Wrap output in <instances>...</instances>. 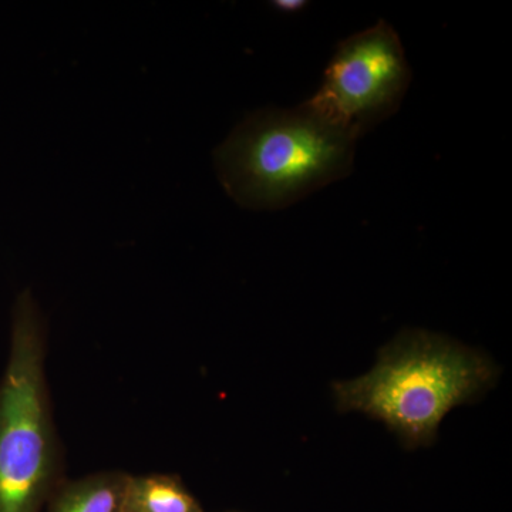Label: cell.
<instances>
[{"label": "cell", "instance_id": "1", "mask_svg": "<svg viewBox=\"0 0 512 512\" xmlns=\"http://www.w3.org/2000/svg\"><path fill=\"white\" fill-rule=\"evenodd\" d=\"M357 140L308 104L248 114L215 148L225 192L242 208L276 211L343 180Z\"/></svg>", "mask_w": 512, "mask_h": 512}, {"label": "cell", "instance_id": "2", "mask_svg": "<svg viewBox=\"0 0 512 512\" xmlns=\"http://www.w3.org/2000/svg\"><path fill=\"white\" fill-rule=\"evenodd\" d=\"M497 376L491 360L433 333L410 330L380 350L367 375L333 384L340 412L383 421L407 448L430 446L446 414L474 402Z\"/></svg>", "mask_w": 512, "mask_h": 512}, {"label": "cell", "instance_id": "3", "mask_svg": "<svg viewBox=\"0 0 512 512\" xmlns=\"http://www.w3.org/2000/svg\"><path fill=\"white\" fill-rule=\"evenodd\" d=\"M46 323L30 291L13 308L0 379V512H43L64 478L45 375Z\"/></svg>", "mask_w": 512, "mask_h": 512}, {"label": "cell", "instance_id": "4", "mask_svg": "<svg viewBox=\"0 0 512 512\" xmlns=\"http://www.w3.org/2000/svg\"><path fill=\"white\" fill-rule=\"evenodd\" d=\"M412 77L402 39L380 19L339 43L305 104L359 141L397 113Z\"/></svg>", "mask_w": 512, "mask_h": 512}, {"label": "cell", "instance_id": "5", "mask_svg": "<svg viewBox=\"0 0 512 512\" xmlns=\"http://www.w3.org/2000/svg\"><path fill=\"white\" fill-rule=\"evenodd\" d=\"M130 474L104 471L66 480L52 495L46 512H121Z\"/></svg>", "mask_w": 512, "mask_h": 512}, {"label": "cell", "instance_id": "6", "mask_svg": "<svg viewBox=\"0 0 512 512\" xmlns=\"http://www.w3.org/2000/svg\"><path fill=\"white\" fill-rule=\"evenodd\" d=\"M121 512H204L174 474L128 477Z\"/></svg>", "mask_w": 512, "mask_h": 512}, {"label": "cell", "instance_id": "7", "mask_svg": "<svg viewBox=\"0 0 512 512\" xmlns=\"http://www.w3.org/2000/svg\"><path fill=\"white\" fill-rule=\"evenodd\" d=\"M272 8L278 12L285 13V15H295V13L302 12L303 9L308 8L309 2L305 0H275L271 3Z\"/></svg>", "mask_w": 512, "mask_h": 512}]
</instances>
